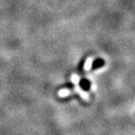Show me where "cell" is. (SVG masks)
Wrapping results in <instances>:
<instances>
[{"label": "cell", "instance_id": "1", "mask_svg": "<svg viewBox=\"0 0 135 135\" xmlns=\"http://www.w3.org/2000/svg\"><path fill=\"white\" fill-rule=\"evenodd\" d=\"M80 87L84 90V91H89L90 89V82L87 79H81L80 81Z\"/></svg>", "mask_w": 135, "mask_h": 135}, {"label": "cell", "instance_id": "2", "mask_svg": "<svg viewBox=\"0 0 135 135\" xmlns=\"http://www.w3.org/2000/svg\"><path fill=\"white\" fill-rule=\"evenodd\" d=\"M104 64H105V62L103 59H97L92 63L91 69H92V70L100 69V68H102L104 65Z\"/></svg>", "mask_w": 135, "mask_h": 135}]
</instances>
